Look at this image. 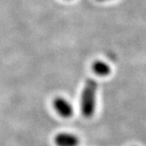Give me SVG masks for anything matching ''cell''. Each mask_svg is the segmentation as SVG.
<instances>
[{"label": "cell", "instance_id": "obj_1", "mask_svg": "<svg viewBox=\"0 0 146 146\" xmlns=\"http://www.w3.org/2000/svg\"><path fill=\"white\" fill-rule=\"evenodd\" d=\"M97 82L92 78H87L81 94V112L86 118H91L95 112Z\"/></svg>", "mask_w": 146, "mask_h": 146}, {"label": "cell", "instance_id": "obj_2", "mask_svg": "<svg viewBox=\"0 0 146 146\" xmlns=\"http://www.w3.org/2000/svg\"><path fill=\"white\" fill-rule=\"evenodd\" d=\"M53 107L55 110L64 118H70L73 114V108L71 104L62 97H56L53 100Z\"/></svg>", "mask_w": 146, "mask_h": 146}, {"label": "cell", "instance_id": "obj_3", "mask_svg": "<svg viewBox=\"0 0 146 146\" xmlns=\"http://www.w3.org/2000/svg\"><path fill=\"white\" fill-rule=\"evenodd\" d=\"M79 138L70 133H60L56 135L55 143L57 146H78Z\"/></svg>", "mask_w": 146, "mask_h": 146}, {"label": "cell", "instance_id": "obj_4", "mask_svg": "<svg viewBox=\"0 0 146 146\" xmlns=\"http://www.w3.org/2000/svg\"><path fill=\"white\" fill-rule=\"evenodd\" d=\"M92 70L97 75H99L100 77L108 76L111 72V68L109 67V65L102 61H96L93 62Z\"/></svg>", "mask_w": 146, "mask_h": 146}, {"label": "cell", "instance_id": "obj_5", "mask_svg": "<svg viewBox=\"0 0 146 146\" xmlns=\"http://www.w3.org/2000/svg\"><path fill=\"white\" fill-rule=\"evenodd\" d=\"M97 1H100V2H102V1H107V0H97Z\"/></svg>", "mask_w": 146, "mask_h": 146}]
</instances>
